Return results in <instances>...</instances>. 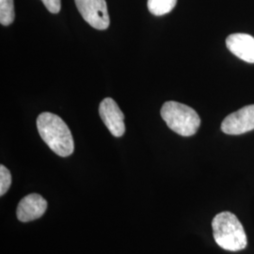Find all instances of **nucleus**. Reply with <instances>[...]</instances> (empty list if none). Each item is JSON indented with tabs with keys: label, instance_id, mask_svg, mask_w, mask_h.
Segmentation results:
<instances>
[{
	"label": "nucleus",
	"instance_id": "nucleus-11",
	"mask_svg": "<svg viewBox=\"0 0 254 254\" xmlns=\"http://www.w3.org/2000/svg\"><path fill=\"white\" fill-rule=\"evenodd\" d=\"M11 185V174L9 170L4 166H0V196H3L9 190Z\"/></svg>",
	"mask_w": 254,
	"mask_h": 254
},
{
	"label": "nucleus",
	"instance_id": "nucleus-3",
	"mask_svg": "<svg viewBox=\"0 0 254 254\" xmlns=\"http://www.w3.org/2000/svg\"><path fill=\"white\" fill-rule=\"evenodd\" d=\"M160 113L168 127L180 136H193L200 128V116L187 105L168 101L162 106Z\"/></svg>",
	"mask_w": 254,
	"mask_h": 254
},
{
	"label": "nucleus",
	"instance_id": "nucleus-1",
	"mask_svg": "<svg viewBox=\"0 0 254 254\" xmlns=\"http://www.w3.org/2000/svg\"><path fill=\"white\" fill-rule=\"evenodd\" d=\"M36 123L42 139L55 154L62 157H67L73 154V136L63 119L53 113L44 112L39 115Z\"/></svg>",
	"mask_w": 254,
	"mask_h": 254
},
{
	"label": "nucleus",
	"instance_id": "nucleus-2",
	"mask_svg": "<svg viewBox=\"0 0 254 254\" xmlns=\"http://www.w3.org/2000/svg\"><path fill=\"white\" fill-rule=\"evenodd\" d=\"M213 236L221 249L239 252L248 245L245 230L239 219L231 212H221L212 221Z\"/></svg>",
	"mask_w": 254,
	"mask_h": 254
},
{
	"label": "nucleus",
	"instance_id": "nucleus-12",
	"mask_svg": "<svg viewBox=\"0 0 254 254\" xmlns=\"http://www.w3.org/2000/svg\"><path fill=\"white\" fill-rule=\"evenodd\" d=\"M46 9L51 13H59L62 8V0H42Z\"/></svg>",
	"mask_w": 254,
	"mask_h": 254
},
{
	"label": "nucleus",
	"instance_id": "nucleus-9",
	"mask_svg": "<svg viewBox=\"0 0 254 254\" xmlns=\"http://www.w3.org/2000/svg\"><path fill=\"white\" fill-rule=\"evenodd\" d=\"M177 0H148L149 11L155 16H162L171 12L176 6Z\"/></svg>",
	"mask_w": 254,
	"mask_h": 254
},
{
	"label": "nucleus",
	"instance_id": "nucleus-5",
	"mask_svg": "<svg viewBox=\"0 0 254 254\" xmlns=\"http://www.w3.org/2000/svg\"><path fill=\"white\" fill-rule=\"evenodd\" d=\"M254 129V105L247 106L228 115L221 124L227 135H242Z\"/></svg>",
	"mask_w": 254,
	"mask_h": 254
},
{
	"label": "nucleus",
	"instance_id": "nucleus-8",
	"mask_svg": "<svg viewBox=\"0 0 254 254\" xmlns=\"http://www.w3.org/2000/svg\"><path fill=\"white\" fill-rule=\"evenodd\" d=\"M226 46L237 58L254 64V37L245 33L231 34L226 39Z\"/></svg>",
	"mask_w": 254,
	"mask_h": 254
},
{
	"label": "nucleus",
	"instance_id": "nucleus-4",
	"mask_svg": "<svg viewBox=\"0 0 254 254\" xmlns=\"http://www.w3.org/2000/svg\"><path fill=\"white\" fill-rule=\"evenodd\" d=\"M76 8L83 19L91 26L105 30L109 27V10L106 0H74Z\"/></svg>",
	"mask_w": 254,
	"mask_h": 254
},
{
	"label": "nucleus",
	"instance_id": "nucleus-7",
	"mask_svg": "<svg viewBox=\"0 0 254 254\" xmlns=\"http://www.w3.org/2000/svg\"><path fill=\"white\" fill-rule=\"evenodd\" d=\"M47 209V201L37 193L23 198L17 207V218L22 222H29L44 216Z\"/></svg>",
	"mask_w": 254,
	"mask_h": 254
},
{
	"label": "nucleus",
	"instance_id": "nucleus-6",
	"mask_svg": "<svg viewBox=\"0 0 254 254\" xmlns=\"http://www.w3.org/2000/svg\"><path fill=\"white\" fill-rule=\"evenodd\" d=\"M101 119L109 132L116 137L124 136L126 132L125 115L118 104L112 98H105L99 106Z\"/></svg>",
	"mask_w": 254,
	"mask_h": 254
},
{
	"label": "nucleus",
	"instance_id": "nucleus-10",
	"mask_svg": "<svg viewBox=\"0 0 254 254\" xmlns=\"http://www.w3.org/2000/svg\"><path fill=\"white\" fill-rule=\"evenodd\" d=\"M15 17L13 0H0V23L2 26H9Z\"/></svg>",
	"mask_w": 254,
	"mask_h": 254
}]
</instances>
